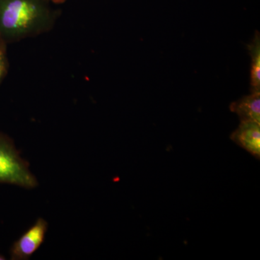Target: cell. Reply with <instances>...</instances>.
Returning a JSON list of instances; mask_svg holds the SVG:
<instances>
[{
	"instance_id": "obj_9",
	"label": "cell",
	"mask_w": 260,
	"mask_h": 260,
	"mask_svg": "<svg viewBox=\"0 0 260 260\" xmlns=\"http://www.w3.org/2000/svg\"><path fill=\"white\" fill-rule=\"evenodd\" d=\"M5 259H6V258H5V256L2 255V254H0V260H5Z\"/></svg>"
},
{
	"instance_id": "obj_6",
	"label": "cell",
	"mask_w": 260,
	"mask_h": 260,
	"mask_svg": "<svg viewBox=\"0 0 260 260\" xmlns=\"http://www.w3.org/2000/svg\"><path fill=\"white\" fill-rule=\"evenodd\" d=\"M251 58V92H260V38L256 31L252 42L249 46Z\"/></svg>"
},
{
	"instance_id": "obj_2",
	"label": "cell",
	"mask_w": 260,
	"mask_h": 260,
	"mask_svg": "<svg viewBox=\"0 0 260 260\" xmlns=\"http://www.w3.org/2000/svg\"><path fill=\"white\" fill-rule=\"evenodd\" d=\"M0 183L32 189L38 186L35 176L29 169L13 140L0 134Z\"/></svg>"
},
{
	"instance_id": "obj_7",
	"label": "cell",
	"mask_w": 260,
	"mask_h": 260,
	"mask_svg": "<svg viewBox=\"0 0 260 260\" xmlns=\"http://www.w3.org/2000/svg\"><path fill=\"white\" fill-rule=\"evenodd\" d=\"M8 68V60L3 46L0 47V80L4 77Z\"/></svg>"
},
{
	"instance_id": "obj_10",
	"label": "cell",
	"mask_w": 260,
	"mask_h": 260,
	"mask_svg": "<svg viewBox=\"0 0 260 260\" xmlns=\"http://www.w3.org/2000/svg\"><path fill=\"white\" fill-rule=\"evenodd\" d=\"M1 46H3V42H2V40L0 39V47H1Z\"/></svg>"
},
{
	"instance_id": "obj_1",
	"label": "cell",
	"mask_w": 260,
	"mask_h": 260,
	"mask_svg": "<svg viewBox=\"0 0 260 260\" xmlns=\"http://www.w3.org/2000/svg\"><path fill=\"white\" fill-rule=\"evenodd\" d=\"M50 0H0V39L20 42L52 29L56 15Z\"/></svg>"
},
{
	"instance_id": "obj_8",
	"label": "cell",
	"mask_w": 260,
	"mask_h": 260,
	"mask_svg": "<svg viewBox=\"0 0 260 260\" xmlns=\"http://www.w3.org/2000/svg\"><path fill=\"white\" fill-rule=\"evenodd\" d=\"M51 3H54L56 5L63 4V3H66L68 0H50Z\"/></svg>"
},
{
	"instance_id": "obj_4",
	"label": "cell",
	"mask_w": 260,
	"mask_h": 260,
	"mask_svg": "<svg viewBox=\"0 0 260 260\" xmlns=\"http://www.w3.org/2000/svg\"><path fill=\"white\" fill-rule=\"evenodd\" d=\"M233 141L245 149L255 158L260 157V123L254 121H242L232 135Z\"/></svg>"
},
{
	"instance_id": "obj_3",
	"label": "cell",
	"mask_w": 260,
	"mask_h": 260,
	"mask_svg": "<svg viewBox=\"0 0 260 260\" xmlns=\"http://www.w3.org/2000/svg\"><path fill=\"white\" fill-rule=\"evenodd\" d=\"M47 230V222L42 218L38 219L34 225L13 244L10 249V259H30L44 243Z\"/></svg>"
},
{
	"instance_id": "obj_5",
	"label": "cell",
	"mask_w": 260,
	"mask_h": 260,
	"mask_svg": "<svg viewBox=\"0 0 260 260\" xmlns=\"http://www.w3.org/2000/svg\"><path fill=\"white\" fill-rule=\"evenodd\" d=\"M231 110L236 113L242 121H254L260 123V92L243 97L231 105Z\"/></svg>"
}]
</instances>
